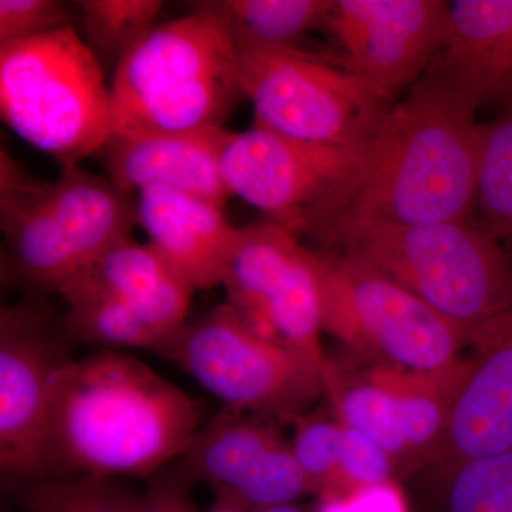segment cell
Instances as JSON below:
<instances>
[{
	"mask_svg": "<svg viewBox=\"0 0 512 512\" xmlns=\"http://www.w3.org/2000/svg\"><path fill=\"white\" fill-rule=\"evenodd\" d=\"M477 107L424 74L384 113L330 195L313 241L355 222L471 221L483 123Z\"/></svg>",
	"mask_w": 512,
	"mask_h": 512,
	"instance_id": "1",
	"label": "cell"
},
{
	"mask_svg": "<svg viewBox=\"0 0 512 512\" xmlns=\"http://www.w3.org/2000/svg\"><path fill=\"white\" fill-rule=\"evenodd\" d=\"M202 426L200 404L146 363L94 353L57 375L36 480L153 477Z\"/></svg>",
	"mask_w": 512,
	"mask_h": 512,
	"instance_id": "2",
	"label": "cell"
},
{
	"mask_svg": "<svg viewBox=\"0 0 512 512\" xmlns=\"http://www.w3.org/2000/svg\"><path fill=\"white\" fill-rule=\"evenodd\" d=\"M316 251L365 265L439 312L470 339L512 306V255L477 222L330 229Z\"/></svg>",
	"mask_w": 512,
	"mask_h": 512,
	"instance_id": "3",
	"label": "cell"
},
{
	"mask_svg": "<svg viewBox=\"0 0 512 512\" xmlns=\"http://www.w3.org/2000/svg\"><path fill=\"white\" fill-rule=\"evenodd\" d=\"M110 90L114 134L123 137L224 128L245 97L231 37L195 10L137 43L114 70Z\"/></svg>",
	"mask_w": 512,
	"mask_h": 512,
	"instance_id": "4",
	"label": "cell"
},
{
	"mask_svg": "<svg viewBox=\"0 0 512 512\" xmlns=\"http://www.w3.org/2000/svg\"><path fill=\"white\" fill-rule=\"evenodd\" d=\"M0 114L62 168L99 154L114 134L110 84L73 26L0 46Z\"/></svg>",
	"mask_w": 512,
	"mask_h": 512,
	"instance_id": "5",
	"label": "cell"
},
{
	"mask_svg": "<svg viewBox=\"0 0 512 512\" xmlns=\"http://www.w3.org/2000/svg\"><path fill=\"white\" fill-rule=\"evenodd\" d=\"M323 332L377 365L407 372H448L468 339L427 303L365 265L316 251Z\"/></svg>",
	"mask_w": 512,
	"mask_h": 512,
	"instance_id": "6",
	"label": "cell"
},
{
	"mask_svg": "<svg viewBox=\"0 0 512 512\" xmlns=\"http://www.w3.org/2000/svg\"><path fill=\"white\" fill-rule=\"evenodd\" d=\"M254 126L319 146H363L390 106L338 57L298 47L234 43Z\"/></svg>",
	"mask_w": 512,
	"mask_h": 512,
	"instance_id": "7",
	"label": "cell"
},
{
	"mask_svg": "<svg viewBox=\"0 0 512 512\" xmlns=\"http://www.w3.org/2000/svg\"><path fill=\"white\" fill-rule=\"evenodd\" d=\"M157 352L237 412L299 419L326 394L322 366L259 339L227 303L185 323Z\"/></svg>",
	"mask_w": 512,
	"mask_h": 512,
	"instance_id": "8",
	"label": "cell"
},
{
	"mask_svg": "<svg viewBox=\"0 0 512 512\" xmlns=\"http://www.w3.org/2000/svg\"><path fill=\"white\" fill-rule=\"evenodd\" d=\"M136 224L133 194L82 167L62 168L42 195L10 221V262L30 288L53 295L104 252L131 238Z\"/></svg>",
	"mask_w": 512,
	"mask_h": 512,
	"instance_id": "9",
	"label": "cell"
},
{
	"mask_svg": "<svg viewBox=\"0 0 512 512\" xmlns=\"http://www.w3.org/2000/svg\"><path fill=\"white\" fill-rule=\"evenodd\" d=\"M64 319L45 298L0 311V471L13 487L36 480L57 375L73 362Z\"/></svg>",
	"mask_w": 512,
	"mask_h": 512,
	"instance_id": "10",
	"label": "cell"
},
{
	"mask_svg": "<svg viewBox=\"0 0 512 512\" xmlns=\"http://www.w3.org/2000/svg\"><path fill=\"white\" fill-rule=\"evenodd\" d=\"M360 147L319 146L252 124L229 136L222 174L232 197L248 202L296 238H312Z\"/></svg>",
	"mask_w": 512,
	"mask_h": 512,
	"instance_id": "11",
	"label": "cell"
},
{
	"mask_svg": "<svg viewBox=\"0 0 512 512\" xmlns=\"http://www.w3.org/2000/svg\"><path fill=\"white\" fill-rule=\"evenodd\" d=\"M447 13L444 0H333L323 29L339 62L392 106L429 69Z\"/></svg>",
	"mask_w": 512,
	"mask_h": 512,
	"instance_id": "12",
	"label": "cell"
},
{
	"mask_svg": "<svg viewBox=\"0 0 512 512\" xmlns=\"http://www.w3.org/2000/svg\"><path fill=\"white\" fill-rule=\"evenodd\" d=\"M256 417L224 407L178 458L190 480L204 481L254 512L312 493L292 444Z\"/></svg>",
	"mask_w": 512,
	"mask_h": 512,
	"instance_id": "13",
	"label": "cell"
},
{
	"mask_svg": "<svg viewBox=\"0 0 512 512\" xmlns=\"http://www.w3.org/2000/svg\"><path fill=\"white\" fill-rule=\"evenodd\" d=\"M470 346L476 355L430 463L440 471L512 451V306L478 330Z\"/></svg>",
	"mask_w": 512,
	"mask_h": 512,
	"instance_id": "14",
	"label": "cell"
},
{
	"mask_svg": "<svg viewBox=\"0 0 512 512\" xmlns=\"http://www.w3.org/2000/svg\"><path fill=\"white\" fill-rule=\"evenodd\" d=\"M232 131L157 136H116L99 153L106 177L121 190L163 187L224 208L232 194L222 174V154Z\"/></svg>",
	"mask_w": 512,
	"mask_h": 512,
	"instance_id": "15",
	"label": "cell"
},
{
	"mask_svg": "<svg viewBox=\"0 0 512 512\" xmlns=\"http://www.w3.org/2000/svg\"><path fill=\"white\" fill-rule=\"evenodd\" d=\"M480 109L512 104V0L448 2L446 28L424 73Z\"/></svg>",
	"mask_w": 512,
	"mask_h": 512,
	"instance_id": "16",
	"label": "cell"
},
{
	"mask_svg": "<svg viewBox=\"0 0 512 512\" xmlns=\"http://www.w3.org/2000/svg\"><path fill=\"white\" fill-rule=\"evenodd\" d=\"M137 212L148 244L197 291L222 286L238 235L224 208L170 188L150 187L138 192Z\"/></svg>",
	"mask_w": 512,
	"mask_h": 512,
	"instance_id": "17",
	"label": "cell"
},
{
	"mask_svg": "<svg viewBox=\"0 0 512 512\" xmlns=\"http://www.w3.org/2000/svg\"><path fill=\"white\" fill-rule=\"evenodd\" d=\"M302 247L299 238L281 225L268 220L255 222L238 228L225 268V303L249 332L275 345L279 342L266 318V303L281 286Z\"/></svg>",
	"mask_w": 512,
	"mask_h": 512,
	"instance_id": "18",
	"label": "cell"
},
{
	"mask_svg": "<svg viewBox=\"0 0 512 512\" xmlns=\"http://www.w3.org/2000/svg\"><path fill=\"white\" fill-rule=\"evenodd\" d=\"M470 370V360L436 375L407 372L383 365L369 376L383 384L396 399L414 463H431L443 443L454 397Z\"/></svg>",
	"mask_w": 512,
	"mask_h": 512,
	"instance_id": "19",
	"label": "cell"
},
{
	"mask_svg": "<svg viewBox=\"0 0 512 512\" xmlns=\"http://www.w3.org/2000/svg\"><path fill=\"white\" fill-rule=\"evenodd\" d=\"M175 276H183L153 245L124 239L77 272L59 289L64 302L86 299H120L143 305Z\"/></svg>",
	"mask_w": 512,
	"mask_h": 512,
	"instance_id": "20",
	"label": "cell"
},
{
	"mask_svg": "<svg viewBox=\"0 0 512 512\" xmlns=\"http://www.w3.org/2000/svg\"><path fill=\"white\" fill-rule=\"evenodd\" d=\"M333 0H212L192 6L220 23L232 43L299 47L316 29L325 28Z\"/></svg>",
	"mask_w": 512,
	"mask_h": 512,
	"instance_id": "21",
	"label": "cell"
},
{
	"mask_svg": "<svg viewBox=\"0 0 512 512\" xmlns=\"http://www.w3.org/2000/svg\"><path fill=\"white\" fill-rule=\"evenodd\" d=\"M265 313L279 345L326 370L329 360L320 346L322 299L312 249L302 247L295 256L281 286L266 303Z\"/></svg>",
	"mask_w": 512,
	"mask_h": 512,
	"instance_id": "22",
	"label": "cell"
},
{
	"mask_svg": "<svg viewBox=\"0 0 512 512\" xmlns=\"http://www.w3.org/2000/svg\"><path fill=\"white\" fill-rule=\"evenodd\" d=\"M326 394H330L336 407L338 420L343 426L365 434L392 457L394 464L412 463L409 444L396 399L383 384L365 376L348 382L329 362L325 370Z\"/></svg>",
	"mask_w": 512,
	"mask_h": 512,
	"instance_id": "23",
	"label": "cell"
},
{
	"mask_svg": "<svg viewBox=\"0 0 512 512\" xmlns=\"http://www.w3.org/2000/svg\"><path fill=\"white\" fill-rule=\"evenodd\" d=\"M473 220L512 255V104L483 123Z\"/></svg>",
	"mask_w": 512,
	"mask_h": 512,
	"instance_id": "24",
	"label": "cell"
},
{
	"mask_svg": "<svg viewBox=\"0 0 512 512\" xmlns=\"http://www.w3.org/2000/svg\"><path fill=\"white\" fill-rule=\"evenodd\" d=\"M83 42L106 72L116 70L124 56L154 28L163 9L160 0H82Z\"/></svg>",
	"mask_w": 512,
	"mask_h": 512,
	"instance_id": "25",
	"label": "cell"
},
{
	"mask_svg": "<svg viewBox=\"0 0 512 512\" xmlns=\"http://www.w3.org/2000/svg\"><path fill=\"white\" fill-rule=\"evenodd\" d=\"M28 512H131L138 494L119 480L43 478L13 485Z\"/></svg>",
	"mask_w": 512,
	"mask_h": 512,
	"instance_id": "26",
	"label": "cell"
},
{
	"mask_svg": "<svg viewBox=\"0 0 512 512\" xmlns=\"http://www.w3.org/2000/svg\"><path fill=\"white\" fill-rule=\"evenodd\" d=\"M63 316L67 335L73 343L103 348H144L157 350L163 340L150 329L136 306L120 299H86L69 303Z\"/></svg>",
	"mask_w": 512,
	"mask_h": 512,
	"instance_id": "27",
	"label": "cell"
},
{
	"mask_svg": "<svg viewBox=\"0 0 512 512\" xmlns=\"http://www.w3.org/2000/svg\"><path fill=\"white\" fill-rule=\"evenodd\" d=\"M446 512H512V451L447 470Z\"/></svg>",
	"mask_w": 512,
	"mask_h": 512,
	"instance_id": "28",
	"label": "cell"
},
{
	"mask_svg": "<svg viewBox=\"0 0 512 512\" xmlns=\"http://www.w3.org/2000/svg\"><path fill=\"white\" fill-rule=\"evenodd\" d=\"M292 448L312 493H335L338 485L343 426L325 417H299Z\"/></svg>",
	"mask_w": 512,
	"mask_h": 512,
	"instance_id": "29",
	"label": "cell"
},
{
	"mask_svg": "<svg viewBox=\"0 0 512 512\" xmlns=\"http://www.w3.org/2000/svg\"><path fill=\"white\" fill-rule=\"evenodd\" d=\"M343 426V424H342ZM394 461L376 441L355 429L343 426L342 453L335 493L393 481Z\"/></svg>",
	"mask_w": 512,
	"mask_h": 512,
	"instance_id": "30",
	"label": "cell"
},
{
	"mask_svg": "<svg viewBox=\"0 0 512 512\" xmlns=\"http://www.w3.org/2000/svg\"><path fill=\"white\" fill-rule=\"evenodd\" d=\"M70 20L60 0H0V46L70 28Z\"/></svg>",
	"mask_w": 512,
	"mask_h": 512,
	"instance_id": "31",
	"label": "cell"
},
{
	"mask_svg": "<svg viewBox=\"0 0 512 512\" xmlns=\"http://www.w3.org/2000/svg\"><path fill=\"white\" fill-rule=\"evenodd\" d=\"M315 512H409L394 481L367 485L345 494L322 495Z\"/></svg>",
	"mask_w": 512,
	"mask_h": 512,
	"instance_id": "32",
	"label": "cell"
},
{
	"mask_svg": "<svg viewBox=\"0 0 512 512\" xmlns=\"http://www.w3.org/2000/svg\"><path fill=\"white\" fill-rule=\"evenodd\" d=\"M194 481L183 471L177 474H154L146 493L138 495L131 512H201L192 501Z\"/></svg>",
	"mask_w": 512,
	"mask_h": 512,
	"instance_id": "33",
	"label": "cell"
},
{
	"mask_svg": "<svg viewBox=\"0 0 512 512\" xmlns=\"http://www.w3.org/2000/svg\"><path fill=\"white\" fill-rule=\"evenodd\" d=\"M46 181L37 180L15 160L5 146L0 150V207L28 200L45 188Z\"/></svg>",
	"mask_w": 512,
	"mask_h": 512,
	"instance_id": "34",
	"label": "cell"
},
{
	"mask_svg": "<svg viewBox=\"0 0 512 512\" xmlns=\"http://www.w3.org/2000/svg\"><path fill=\"white\" fill-rule=\"evenodd\" d=\"M215 500L205 512H251L244 504L224 493H214Z\"/></svg>",
	"mask_w": 512,
	"mask_h": 512,
	"instance_id": "35",
	"label": "cell"
},
{
	"mask_svg": "<svg viewBox=\"0 0 512 512\" xmlns=\"http://www.w3.org/2000/svg\"><path fill=\"white\" fill-rule=\"evenodd\" d=\"M258 512H306L302 507L292 504H284V505H276V507L265 508V510H261Z\"/></svg>",
	"mask_w": 512,
	"mask_h": 512,
	"instance_id": "36",
	"label": "cell"
}]
</instances>
